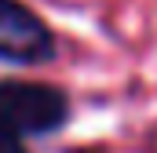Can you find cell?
Listing matches in <instances>:
<instances>
[{
  "instance_id": "obj_1",
  "label": "cell",
  "mask_w": 157,
  "mask_h": 153,
  "mask_svg": "<svg viewBox=\"0 0 157 153\" xmlns=\"http://www.w3.org/2000/svg\"><path fill=\"white\" fill-rule=\"evenodd\" d=\"M70 113V102L51 84L4 80L0 84V128L11 135H44L55 131Z\"/></svg>"
},
{
  "instance_id": "obj_2",
  "label": "cell",
  "mask_w": 157,
  "mask_h": 153,
  "mask_svg": "<svg viewBox=\"0 0 157 153\" xmlns=\"http://www.w3.org/2000/svg\"><path fill=\"white\" fill-rule=\"evenodd\" d=\"M0 58L22 66L51 58V29L18 0H0Z\"/></svg>"
},
{
  "instance_id": "obj_3",
  "label": "cell",
  "mask_w": 157,
  "mask_h": 153,
  "mask_svg": "<svg viewBox=\"0 0 157 153\" xmlns=\"http://www.w3.org/2000/svg\"><path fill=\"white\" fill-rule=\"evenodd\" d=\"M0 153H26V146H22L18 135H11V131L0 128Z\"/></svg>"
}]
</instances>
